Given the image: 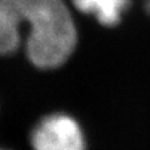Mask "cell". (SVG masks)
<instances>
[{"label": "cell", "instance_id": "6da1fadb", "mask_svg": "<svg viewBox=\"0 0 150 150\" xmlns=\"http://www.w3.org/2000/svg\"><path fill=\"white\" fill-rule=\"evenodd\" d=\"M16 11L21 25H29L26 54L40 69H54L70 58L78 34L63 0H5Z\"/></svg>", "mask_w": 150, "mask_h": 150}, {"label": "cell", "instance_id": "7a4b0ae2", "mask_svg": "<svg viewBox=\"0 0 150 150\" xmlns=\"http://www.w3.org/2000/svg\"><path fill=\"white\" fill-rule=\"evenodd\" d=\"M34 150H85L80 125L67 114H53L39 121L31 133Z\"/></svg>", "mask_w": 150, "mask_h": 150}, {"label": "cell", "instance_id": "3957f363", "mask_svg": "<svg viewBox=\"0 0 150 150\" xmlns=\"http://www.w3.org/2000/svg\"><path fill=\"white\" fill-rule=\"evenodd\" d=\"M79 11L91 14L104 26L118 25L130 0H71Z\"/></svg>", "mask_w": 150, "mask_h": 150}, {"label": "cell", "instance_id": "277c9868", "mask_svg": "<svg viewBox=\"0 0 150 150\" xmlns=\"http://www.w3.org/2000/svg\"><path fill=\"white\" fill-rule=\"evenodd\" d=\"M21 23L14 8L5 0H0V55L16 51L20 45Z\"/></svg>", "mask_w": 150, "mask_h": 150}, {"label": "cell", "instance_id": "5b68a950", "mask_svg": "<svg viewBox=\"0 0 150 150\" xmlns=\"http://www.w3.org/2000/svg\"><path fill=\"white\" fill-rule=\"evenodd\" d=\"M145 8H146V11L150 14V0H146V3H145Z\"/></svg>", "mask_w": 150, "mask_h": 150}, {"label": "cell", "instance_id": "8992f818", "mask_svg": "<svg viewBox=\"0 0 150 150\" xmlns=\"http://www.w3.org/2000/svg\"><path fill=\"white\" fill-rule=\"evenodd\" d=\"M0 150H5V149H0Z\"/></svg>", "mask_w": 150, "mask_h": 150}]
</instances>
